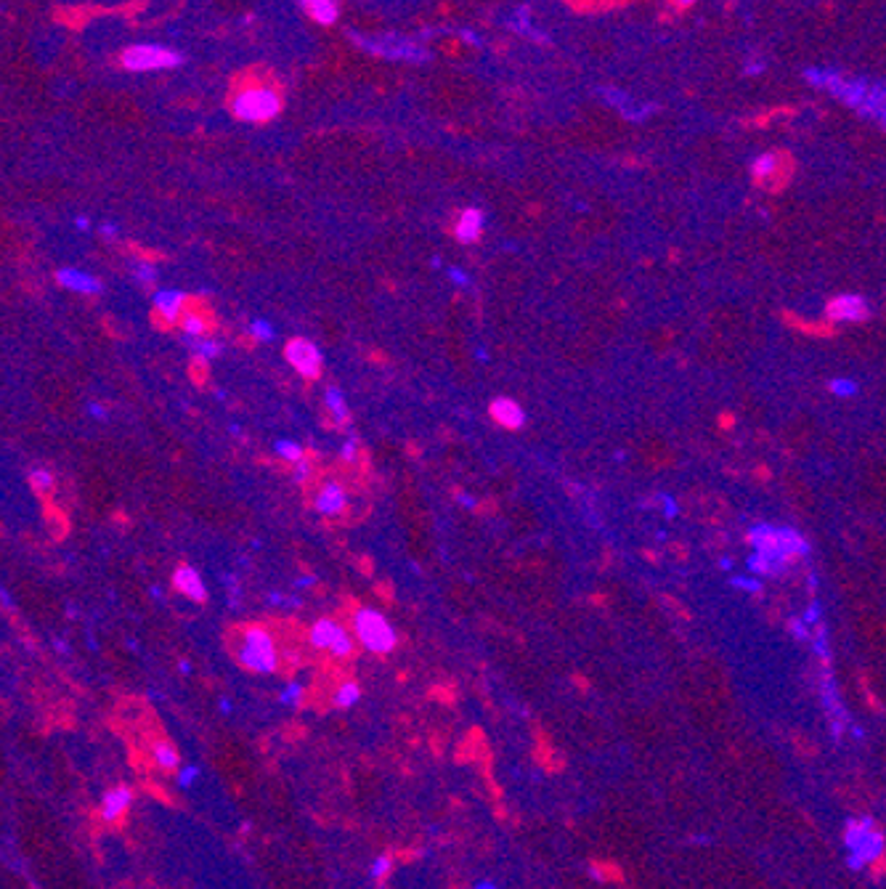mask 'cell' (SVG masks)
Listing matches in <instances>:
<instances>
[{
    "label": "cell",
    "instance_id": "1",
    "mask_svg": "<svg viewBox=\"0 0 886 889\" xmlns=\"http://www.w3.org/2000/svg\"><path fill=\"white\" fill-rule=\"evenodd\" d=\"M229 109L244 122H265L282 109V88L271 72H241L229 93Z\"/></svg>",
    "mask_w": 886,
    "mask_h": 889
},
{
    "label": "cell",
    "instance_id": "2",
    "mask_svg": "<svg viewBox=\"0 0 886 889\" xmlns=\"http://www.w3.org/2000/svg\"><path fill=\"white\" fill-rule=\"evenodd\" d=\"M237 659L244 669L255 674H271L279 667V650H276L274 635L263 626H247L237 645Z\"/></svg>",
    "mask_w": 886,
    "mask_h": 889
},
{
    "label": "cell",
    "instance_id": "3",
    "mask_svg": "<svg viewBox=\"0 0 886 889\" xmlns=\"http://www.w3.org/2000/svg\"><path fill=\"white\" fill-rule=\"evenodd\" d=\"M353 632L359 645H364L369 653L385 656L398 645V632L393 629V624L374 608H359L353 614Z\"/></svg>",
    "mask_w": 886,
    "mask_h": 889
},
{
    "label": "cell",
    "instance_id": "4",
    "mask_svg": "<svg viewBox=\"0 0 886 889\" xmlns=\"http://www.w3.org/2000/svg\"><path fill=\"white\" fill-rule=\"evenodd\" d=\"M308 640H311V645L318 650H327L332 656H337V659H345L350 656L353 650H356V635L348 632L345 626L335 621V619H318L316 624L311 626V632H308Z\"/></svg>",
    "mask_w": 886,
    "mask_h": 889
},
{
    "label": "cell",
    "instance_id": "5",
    "mask_svg": "<svg viewBox=\"0 0 886 889\" xmlns=\"http://www.w3.org/2000/svg\"><path fill=\"white\" fill-rule=\"evenodd\" d=\"M120 61L125 69H133V72H152V69H170V66H178L184 59H181V54L170 51V48L146 43V45H131V48H125Z\"/></svg>",
    "mask_w": 886,
    "mask_h": 889
},
{
    "label": "cell",
    "instance_id": "6",
    "mask_svg": "<svg viewBox=\"0 0 886 889\" xmlns=\"http://www.w3.org/2000/svg\"><path fill=\"white\" fill-rule=\"evenodd\" d=\"M285 356L303 377H318V372H321V353L306 338H295V340L287 342Z\"/></svg>",
    "mask_w": 886,
    "mask_h": 889
},
{
    "label": "cell",
    "instance_id": "7",
    "mask_svg": "<svg viewBox=\"0 0 886 889\" xmlns=\"http://www.w3.org/2000/svg\"><path fill=\"white\" fill-rule=\"evenodd\" d=\"M348 505V491H345V486L337 481V478H327V481H321L316 486V491H313V507H316L321 515H329L335 518L340 515L342 510Z\"/></svg>",
    "mask_w": 886,
    "mask_h": 889
},
{
    "label": "cell",
    "instance_id": "8",
    "mask_svg": "<svg viewBox=\"0 0 886 889\" xmlns=\"http://www.w3.org/2000/svg\"><path fill=\"white\" fill-rule=\"evenodd\" d=\"M868 300L860 295H839L828 303V316L844 318V321H860L868 316Z\"/></svg>",
    "mask_w": 886,
    "mask_h": 889
},
{
    "label": "cell",
    "instance_id": "9",
    "mask_svg": "<svg viewBox=\"0 0 886 889\" xmlns=\"http://www.w3.org/2000/svg\"><path fill=\"white\" fill-rule=\"evenodd\" d=\"M353 40H359V43L366 48V51H372V54H380V56H388V59H425V51L422 48H417L412 45L409 40H393V45H385L380 40H366V37H353Z\"/></svg>",
    "mask_w": 886,
    "mask_h": 889
},
{
    "label": "cell",
    "instance_id": "10",
    "mask_svg": "<svg viewBox=\"0 0 886 889\" xmlns=\"http://www.w3.org/2000/svg\"><path fill=\"white\" fill-rule=\"evenodd\" d=\"M173 584L175 590L181 595H186L191 600H197V603H205L208 600V592H205V584L199 579V573L194 566H178L173 573Z\"/></svg>",
    "mask_w": 886,
    "mask_h": 889
},
{
    "label": "cell",
    "instance_id": "11",
    "mask_svg": "<svg viewBox=\"0 0 886 889\" xmlns=\"http://www.w3.org/2000/svg\"><path fill=\"white\" fill-rule=\"evenodd\" d=\"M56 282L66 290H72V292H88V295H93V292H101V282L96 276H90L88 271H77V268H59L56 271Z\"/></svg>",
    "mask_w": 886,
    "mask_h": 889
},
{
    "label": "cell",
    "instance_id": "12",
    "mask_svg": "<svg viewBox=\"0 0 886 889\" xmlns=\"http://www.w3.org/2000/svg\"><path fill=\"white\" fill-rule=\"evenodd\" d=\"M131 801H133L131 789H125V786L109 789L107 794H104V799H101V815H104V821L112 823V821L122 818V813L131 807Z\"/></svg>",
    "mask_w": 886,
    "mask_h": 889
},
{
    "label": "cell",
    "instance_id": "13",
    "mask_svg": "<svg viewBox=\"0 0 886 889\" xmlns=\"http://www.w3.org/2000/svg\"><path fill=\"white\" fill-rule=\"evenodd\" d=\"M483 231V213L478 208H467L462 210V215L457 218V226H454V234H457V239L462 244H472V241H478Z\"/></svg>",
    "mask_w": 886,
    "mask_h": 889
},
{
    "label": "cell",
    "instance_id": "14",
    "mask_svg": "<svg viewBox=\"0 0 886 889\" xmlns=\"http://www.w3.org/2000/svg\"><path fill=\"white\" fill-rule=\"evenodd\" d=\"M491 417L504 428H520L525 422L523 409L517 407L513 398H507V395H499V398L491 401Z\"/></svg>",
    "mask_w": 886,
    "mask_h": 889
},
{
    "label": "cell",
    "instance_id": "15",
    "mask_svg": "<svg viewBox=\"0 0 886 889\" xmlns=\"http://www.w3.org/2000/svg\"><path fill=\"white\" fill-rule=\"evenodd\" d=\"M184 303H186V295L181 290H160V292H154V306L167 321L178 318V314L184 311Z\"/></svg>",
    "mask_w": 886,
    "mask_h": 889
},
{
    "label": "cell",
    "instance_id": "16",
    "mask_svg": "<svg viewBox=\"0 0 886 889\" xmlns=\"http://www.w3.org/2000/svg\"><path fill=\"white\" fill-rule=\"evenodd\" d=\"M181 330L186 335L188 340H202V338H208L210 332V316H205L202 311H184V316H181Z\"/></svg>",
    "mask_w": 886,
    "mask_h": 889
},
{
    "label": "cell",
    "instance_id": "17",
    "mask_svg": "<svg viewBox=\"0 0 886 889\" xmlns=\"http://www.w3.org/2000/svg\"><path fill=\"white\" fill-rule=\"evenodd\" d=\"M303 11L308 16H313L318 24H335L340 13V6L337 3H332V0H306L303 3Z\"/></svg>",
    "mask_w": 886,
    "mask_h": 889
},
{
    "label": "cell",
    "instance_id": "18",
    "mask_svg": "<svg viewBox=\"0 0 886 889\" xmlns=\"http://www.w3.org/2000/svg\"><path fill=\"white\" fill-rule=\"evenodd\" d=\"M359 698H361V688H359L356 682H342L337 691H335V696H332L335 706H340V709H350V706H356Z\"/></svg>",
    "mask_w": 886,
    "mask_h": 889
},
{
    "label": "cell",
    "instance_id": "19",
    "mask_svg": "<svg viewBox=\"0 0 886 889\" xmlns=\"http://www.w3.org/2000/svg\"><path fill=\"white\" fill-rule=\"evenodd\" d=\"M154 759H157V765L164 770H175L181 765V757H178V751H175L170 744H154Z\"/></svg>",
    "mask_w": 886,
    "mask_h": 889
},
{
    "label": "cell",
    "instance_id": "20",
    "mask_svg": "<svg viewBox=\"0 0 886 889\" xmlns=\"http://www.w3.org/2000/svg\"><path fill=\"white\" fill-rule=\"evenodd\" d=\"M327 407H329V412L335 414L337 425H348V407H345L342 393H340L337 388H329L327 390Z\"/></svg>",
    "mask_w": 886,
    "mask_h": 889
},
{
    "label": "cell",
    "instance_id": "21",
    "mask_svg": "<svg viewBox=\"0 0 886 889\" xmlns=\"http://www.w3.org/2000/svg\"><path fill=\"white\" fill-rule=\"evenodd\" d=\"M274 449L279 457H285V460L292 462V465H297V462L303 460V449H300V443H295V441H287V438L276 441Z\"/></svg>",
    "mask_w": 886,
    "mask_h": 889
},
{
    "label": "cell",
    "instance_id": "22",
    "mask_svg": "<svg viewBox=\"0 0 886 889\" xmlns=\"http://www.w3.org/2000/svg\"><path fill=\"white\" fill-rule=\"evenodd\" d=\"M191 348L202 356V359H215L220 353V342L212 338H202V340H191Z\"/></svg>",
    "mask_w": 886,
    "mask_h": 889
},
{
    "label": "cell",
    "instance_id": "23",
    "mask_svg": "<svg viewBox=\"0 0 886 889\" xmlns=\"http://www.w3.org/2000/svg\"><path fill=\"white\" fill-rule=\"evenodd\" d=\"M131 268H133V274H136V279H138V282H146V285H152L154 279H157V271H154L152 263H143V261H133Z\"/></svg>",
    "mask_w": 886,
    "mask_h": 889
},
{
    "label": "cell",
    "instance_id": "24",
    "mask_svg": "<svg viewBox=\"0 0 886 889\" xmlns=\"http://www.w3.org/2000/svg\"><path fill=\"white\" fill-rule=\"evenodd\" d=\"M311 478H313V462L303 457V460L295 465V470H292V481H295V483H308Z\"/></svg>",
    "mask_w": 886,
    "mask_h": 889
},
{
    "label": "cell",
    "instance_id": "25",
    "mask_svg": "<svg viewBox=\"0 0 886 889\" xmlns=\"http://www.w3.org/2000/svg\"><path fill=\"white\" fill-rule=\"evenodd\" d=\"M250 332L258 338V340H271V338H274V327H271V321H263V318H255V321H252Z\"/></svg>",
    "mask_w": 886,
    "mask_h": 889
},
{
    "label": "cell",
    "instance_id": "26",
    "mask_svg": "<svg viewBox=\"0 0 886 889\" xmlns=\"http://www.w3.org/2000/svg\"><path fill=\"white\" fill-rule=\"evenodd\" d=\"M30 481H32L35 489L45 491V489H51V483H54V475L40 467V470H32V472H30Z\"/></svg>",
    "mask_w": 886,
    "mask_h": 889
},
{
    "label": "cell",
    "instance_id": "27",
    "mask_svg": "<svg viewBox=\"0 0 886 889\" xmlns=\"http://www.w3.org/2000/svg\"><path fill=\"white\" fill-rule=\"evenodd\" d=\"M300 693H303V685L300 682H289L282 691V703H297L300 701Z\"/></svg>",
    "mask_w": 886,
    "mask_h": 889
},
{
    "label": "cell",
    "instance_id": "28",
    "mask_svg": "<svg viewBox=\"0 0 886 889\" xmlns=\"http://www.w3.org/2000/svg\"><path fill=\"white\" fill-rule=\"evenodd\" d=\"M197 778H199V768H197V765H186V768L178 772V783H181L184 789H186V786H191V783H194Z\"/></svg>",
    "mask_w": 886,
    "mask_h": 889
},
{
    "label": "cell",
    "instance_id": "29",
    "mask_svg": "<svg viewBox=\"0 0 886 889\" xmlns=\"http://www.w3.org/2000/svg\"><path fill=\"white\" fill-rule=\"evenodd\" d=\"M388 868H390V857H388V855H380V857H377V860H374V863H372V876H374V878L385 876V873H388Z\"/></svg>",
    "mask_w": 886,
    "mask_h": 889
},
{
    "label": "cell",
    "instance_id": "30",
    "mask_svg": "<svg viewBox=\"0 0 886 889\" xmlns=\"http://www.w3.org/2000/svg\"><path fill=\"white\" fill-rule=\"evenodd\" d=\"M340 454H342V460H345V462H353V457H356V438H348V441H345Z\"/></svg>",
    "mask_w": 886,
    "mask_h": 889
},
{
    "label": "cell",
    "instance_id": "31",
    "mask_svg": "<svg viewBox=\"0 0 886 889\" xmlns=\"http://www.w3.org/2000/svg\"><path fill=\"white\" fill-rule=\"evenodd\" d=\"M831 388L833 390H836V393H854V383H849V380H836V383H831Z\"/></svg>",
    "mask_w": 886,
    "mask_h": 889
},
{
    "label": "cell",
    "instance_id": "32",
    "mask_svg": "<svg viewBox=\"0 0 886 889\" xmlns=\"http://www.w3.org/2000/svg\"><path fill=\"white\" fill-rule=\"evenodd\" d=\"M449 276H451V279H454V282H457V285H467V276L462 274L460 268H451Z\"/></svg>",
    "mask_w": 886,
    "mask_h": 889
},
{
    "label": "cell",
    "instance_id": "33",
    "mask_svg": "<svg viewBox=\"0 0 886 889\" xmlns=\"http://www.w3.org/2000/svg\"><path fill=\"white\" fill-rule=\"evenodd\" d=\"M88 412H90L93 417H104V414H107V412H104V407H99V404H90V407H88Z\"/></svg>",
    "mask_w": 886,
    "mask_h": 889
},
{
    "label": "cell",
    "instance_id": "34",
    "mask_svg": "<svg viewBox=\"0 0 886 889\" xmlns=\"http://www.w3.org/2000/svg\"><path fill=\"white\" fill-rule=\"evenodd\" d=\"M313 582H316L313 576H303V579H297V582H295V587H311Z\"/></svg>",
    "mask_w": 886,
    "mask_h": 889
},
{
    "label": "cell",
    "instance_id": "35",
    "mask_svg": "<svg viewBox=\"0 0 886 889\" xmlns=\"http://www.w3.org/2000/svg\"><path fill=\"white\" fill-rule=\"evenodd\" d=\"M472 889H499V887H496L493 881H478V884H475Z\"/></svg>",
    "mask_w": 886,
    "mask_h": 889
},
{
    "label": "cell",
    "instance_id": "36",
    "mask_svg": "<svg viewBox=\"0 0 886 889\" xmlns=\"http://www.w3.org/2000/svg\"><path fill=\"white\" fill-rule=\"evenodd\" d=\"M460 502H465V505H467V507H475V502H472V499H470V496H467V494H460Z\"/></svg>",
    "mask_w": 886,
    "mask_h": 889
},
{
    "label": "cell",
    "instance_id": "37",
    "mask_svg": "<svg viewBox=\"0 0 886 889\" xmlns=\"http://www.w3.org/2000/svg\"><path fill=\"white\" fill-rule=\"evenodd\" d=\"M104 234H107V237H114V226H104Z\"/></svg>",
    "mask_w": 886,
    "mask_h": 889
}]
</instances>
